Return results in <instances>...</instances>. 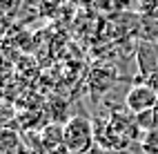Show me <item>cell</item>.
I'll list each match as a JSON object with an SVG mask.
<instances>
[{"mask_svg": "<svg viewBox=\"0 0 158 154\" xmlns=\"http://www.w3.org/2000/svg\"><path fill=\"white\" fill-rule=\"evenodd\" d=\"M96 127L87 116H69L65 123V148L73 154H87L96 145Z\"/></svg>", "mask_w": 158, "mask_h": 154, "instance_id": "cell-1", "label": "cell"}, {"mask_svg": "<svg viewBox=\"0 0 158 154\" xmlns=\"http://www.w3.org/2000/svg\"><path fill=\"white\" fill-rule=\"evenodd\" d=\"M156 103H158V92L147 80L136 83L125 92V109L131 112V114H140V112L154 109Z\"/></svg>", "mask_w": 158, "mask_h": 154, "instance_id": "cell-2", "label": "cell"}, {"mask_svg": "<svg viewBox=\"0 0 158 154\" xmlns=\"http://www.w3.org/2000/svg\"><path fill=\"white\" fill-rule=\"evenodd\" d=\"M136 69H138V78L147 80L154 71H158V43L152 40H138L136 43Z\"/></svg>", "mask_w": 158, "mask_h": 154, "instance_id": "cell-3", "label": "cell"}, {"mask_svg": "<svg viewBox=\"0 0 158 154\" xmlns=\"http://www.w3.org/2000/svg\"><path fill=\"white\" fill-rule=\"evenodd\" d=\"M25 148L23 134L11 125H0V152L5 154H20Z\"/></svg>", "mask_w": 158, "mask_h": 154, "instance_id": "cell-4", "label": "cell"}, {"mask_svg": "<svg viewBox=\"0 0 158 154\" xmlns=\"http://www.w3.org/2000/svg\"><path fill=\"white\" fill-rule=\"evenodd\" d=\"M40 139H43V148L49 154L51 150H56L60 145H65V125L60 123H49L40 130Z\"/></svg>", "mask_w": 158, "mask_h": 154, "instance_id": "cell-5", "label": "cell"}, {"mask_svg": "<svg viewBox=\"0 0 158 154\" xmlns=\"http://www.w3.org/2000/svg\"><path fill=\"white\" fill-rule=\"evenodd\" d=\"M136 154H158V127L143 132V136L138 141V150H134Z\"/></svg>", "mask_w": 158, "mask_h": 154, "instance_id": "cell-6", "label": "cell"}, {"mask_svg": "<svg viewBox=\"0 0 158 154\" xmlns=\"http://www.w3.org/2000/svg\"><path fill=\"white\" fill-rule=\"evenodd\" d=\"M136 116V123L143 132H149L156 127V116H154V109H147V112H140V114H134Z\"/></svg>", "mask_w": 158, "mask_h": 154, "instance_id": "cell-7", "label": "cell"}, {"mask_svg": "<svg viewBox=\"0 0 158 154\" xmlns=\"http://www.w3.org/2000/svg\"><path fill=\"white\" fill-rule=\"evenodd\" d=\"M87 154H111V150H107V148H102L100 143H96V145H94Z\"/></svg>", "mask_w": 158, "mask_h": 154, "instance_id": "cell-8", "label": "cell"}, {"mask_svg": "<svg viewBox=\"0 0 158 154\" xmlns=\"http://www.w3.org/2000/svg\"><path fill=\"white\" fill-rule=\"evenodd\" d=\"M147 83H149V85H152V87L158 92V71H154V74H152L149 78H147Z\"/></svg>", "mask_w": 158, "mask_h": 154, "instance_id": "cell-9", "label": "cell"}, {"mask_svg": "<svg viewBox=\"0 0 158 154\" xmlns=\"http://www.w3.org/2000/svg\"><path fill=\"white\" fill-rule=\"evenodd\" d=\"M49 154H73V152H69L65 145H60V148H56V150H51Z\"/></svg>", "mask_w": 158, "mask_h": 154, "instance_id": "cell-10", "label": "cell"}, {"mask_svg": "<svg viewBox=\"0 0 158 154\" xmlns=\"http://www.w3.org/2000/svg\"><path fill=\"white\" fill-rule=\"evenodd\" d=\"M111 154H136L134 150H116V152H111Z\"/></svg>", "mask_w": 158, "mask_h": 154, "instance_id": "cell-11", "label": "cell"}, {"mask_svg": "<svg viewBox=\"0 0 158 154\" xmlns=\"http://www.w3.org/2000/svg\"><path fill=\"white\" fill-rule=\"evenodd\" d=\"M154 116H156V127H158V103H156V107H154Z\"/></svg>", "mask_w": 158, "mask_h": 154, "instance_id": "cell-12", "label": "cell"}, {"mask_svg": "<svg viewBox=\"0 0 158 154\" xmlns=\"http://www.w3.org/2000/svg\"><path fill=\"white\" fill-rule=\"evenodd\" d=\"M20 154H38V152H31V150H27V148H23V152Z\"/></svg>", "mask_w": 158, "mask_h": 154, "instance_id": "cell-13", "label": "cell"}, {"mask_svg": "<svg viewBox=\"0 0 158 154\" xmlns=\"http://www.w3.org/2000/svg\"><path fill=\"white\" fill-rule=\"evenodd\" d=\"M0 154H5V152H0Z\"/></svg>", "mask_w": 158, "mask_h": 154, "instance_id": "cell-14", "label": "cell"}]
</instances>
